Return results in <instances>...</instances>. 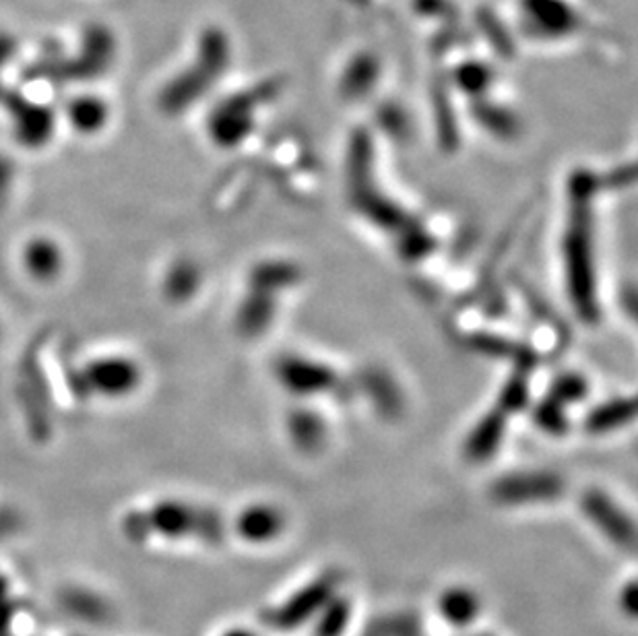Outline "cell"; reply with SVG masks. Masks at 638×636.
Listing matches in <instances>:
<instances>
[{"label": "cell", "mask_w": 638, "mask_h": 636, "mask_svg": "<svg viewBox=\"0 0 638 636\" xmlns=\"http://www.w3.org/2000/svg\"><path fill=\"white\" fill-rule=\"evenodd\" d=\"M230 50H228V42L226 35L218 32V30H207L202 33L201 44H199V59H197V66L192 64L188 69L187 75L176 81V85H185L178 90H171L176 97L185 94H199L201 92L202 83L211 81L219 73V69L226 63Z\"/></svg>", "instance_id": "cell-1"}, {"label": "cell", "mask_w": 638, "mask_h": 636, "mask_svg": "<svg viewBox=\"0 0 638 636\" xmlns=\"http://www.w3.org/2000/svg\"><path fill=\"white\" fill-rule=\"evenodd\" d=\"M585 511L589 514V519L595 521V525L602 529L604 535H607L611 542L624 545V548H630V550H637V529L632 528V523L626 517H623L620 511H616L607 502L606 498L587 497Z\"/></svg>", "instance_id": "cell-2"}, {"label": "cell", "mask_w": 638, "mask_h": 636, "mask_svg": "<svg viewBox=\"0 0 638 636\" xmlns=\"http://www.w3.org/2000/svg\"><path fill=\"white\" fill-rule=\"evenodd\" d=\"M438 612L452 626H469L478 621L480 597L468 587H451L440 595Z\"/></svg>", "instance_id": "cell-3"}, {"label": "cell", "mask_w": 638, "mask_h": 636, "mask_svg": "<svg viewBox=\"0 0 638 636\" xmlns=\"http://www.w3.org/2000/svg\"><path fill=\"white\" fill-rule=\"evenodd\" d=\"M349 622V604L335 599L328 605L327 614L323 616V622L318 626V636H339Z\"/></svg>", "instance_id": "cell-4"}, {"label": "cell", "mask_w": 638, "mask_h": 636, "mask_svg": "<svg viewBox=\"0 0 638 636\" xmlns=\"http://www.w3.org/2000/svg\"><path fill=\"white\" fill-rule=\"evenodd\" d=\"M104 121V106L97 100H77L73 106V123L83 128H95Z\"/></svg>", "instance_id": "cell-5"}, {"label": "cell", "mask_w": 638, "mask_h": 636, "mask_svg": "<svg viewBox=\"0 0 638 636\" xmlns=\"http://www.w3.org/2000/svg\"><path fill=\"white\" fill-rule=\"evenodd\" d=\"M618 604H620L624 616L638 621V578L624 585L620 597H618Z\"/></svg>", "instance_id": "cell-6"}, {"label": "cell", "mask_w": 638, "mask_h": 636, "mask_svg": "<svg viewBox=\"0 0 638 636\" xmlns=\"http://www.w3.org/2000/svg\"><path fill=\"white\" fill-rule=\"evenodd\" d=\"M240 636H249V635H240Z\"/></svg>", "instance_id": "cell-7"}]
</instances>
